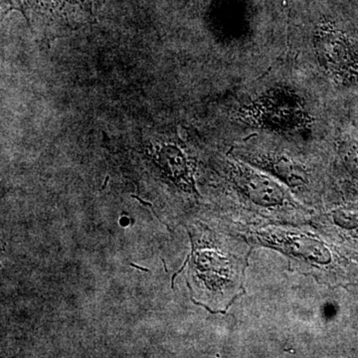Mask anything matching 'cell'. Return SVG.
I'll return each mask as SVG.
<instances>
[{"instance_id": "3957f363", "label": "cell", "mask_w": 358, "mask_h": 358, "mask_svg": "<svg viewBox=\"0 0 358 358\" xmlns=\"http://www.w3.org/2000/svg\"><path fill=\"white\" fill-rule=\"evenodd\" d=\"M243 157L253 162L254 166L266 169L277 178H280L292 186L307 185L308 171L307 167L289 157V155L277 152H245Z\"/></svg>"}, {"instance_id": "5b68a950", "label": "cell", "mask_w": 358, "mask_h": 358, "mask_svg": "<svg viewBox=\"0 0 358 358\" xmlns=\"http://www.w3.org/2000/svg\"><path fill=\"white\" fill-rule=\"evenodd\" d=\"M108 179H109V178H107V179H106V182H105V185H103V188L106 187V185H107Z\"/></svg>"}, {"instance_id": "277c9868", "label": "cell", "mask_w": 358, "mask_h": 358, "mask_svg": "<svg viewBox=\"0 0 358 358\" xmlns=\"http://www.w3.org/2000/svg\"><path fill=\"white\" fill-rule=\"evenodd\" d=\"M131 267L138 268V270L143 271V272H150V270L147 268L140 267V266L136 265V264H131Z\"/></svg>"}, {"instance_id": "7a4b0ae2", "label": "cell", "mask_w": 358, "mask_h": 358, "mask_svg": "<svg viewBox=\"0 0 358 358\" xmlns=\"http://www.w3.org/2000/svg\"><path fill=\"white\" fill-rule=\"evenodd\" d=\"M233 173L237 185L256 204L268 207L284 203L286 199L284 190L268 176L240 164L234 166Z\"/></svg>"}, {"instance_id": "6da1fadb", "label": "cell", "mask_w": 358, "mask_h": 358, "mask_svg": "<svg viewBox=\"0 0 358 358\" xmlns=\"http://www.w3.org/2000/svg\"><path fill=\"white\" fill-rule=\"evenodd\" d=\"M239 115L251 126L279 134L308 131L315 121L307 98L292 85L275 84L242 103Z\"/></svg>"}]
</instances>
